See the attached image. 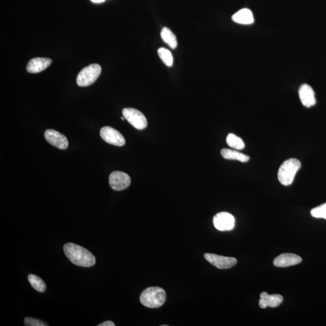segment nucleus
Listing matches in <instances>:
<instances>
[{
  "label": "nucleus",
  "mask_w": 326,
  "mask_h": 326,
  "mask_svg": "<svg viewBox=\"0 0 326 326\" xmlns=\"http://www.w3.org/2000/svg\"><path fill=\"white\" fill-rule=\"evenodd\" d=\"M299 93L300 101L303 106L310 108L316 105V99L315 98L314 91L309 85L303 84L300 87Z\"/></svg>",
  "instance_id": "12"
},
{
  "label": "nucleus",
  "mask_w": 326,
  "mask_h": 326,
  "mask_svg": "<svg viewBox=\"0 0 326 326\" xmlns=\"http://www.w3.org/2000/svg\"><path fill=\"white\" fill-rule=\"evenodd\" d=\"M166 294L163 288L149 287L141 293L140 299L141 304L151 309L160 308L166 301Z\"/></svg>",
  "instance_id": "2"
},
{
  "label": "nucleus",
  "mask_w": 326,
  "mask_h": 326,
  "mask_svg": "<svg viewBox=\"0 0 326 326\" xmlns=\"http://www.w3.org/2000/svg\"><path fill=\"white\" fill-rule=\"evenodd\" d=\"M232 21L240 24H253L254 21L253 13L248 8H243L232 16Z\"/></svg>",
  "instance_id": "15"
},
{
  "label": "nucleus",
  "mask_w": 326,
  "mask_h": 326,
  "mask_svg": "<svg viewBox=\"0 0 326 326\" xmlns=\"http://www.w3.org/2000/svg\"><path fill=\"white\" fill-rule=\"evenodd\" d=\"M204 258L212 265L220 269H229L236 264L237 259L234 257L218 256L217 254L206 253Z\"/></svg>",
  "instance_id": "9"
},
{
  "label": "nucleus",
  "mask_w": 326,
  "mask_h": 326,
  "mask_svg": "<svg viewBox=\"0 0 326 326\" xmlns=\"http://www.w3.org/2000/svg\"><path fill=\"white\" fill-rule=\"evenodd\" d=\"M109 183L110 188L114 191H123L129 186L130 178L126 173L115 171L110 174Z\"/></svg>",
  "instance_id": "8"
},
{
  "label": "nucleus",
  "mask_w": 326,
  "mask_h": 326,
  "mask_svg": "<svg viewBox=\"0 0 326 326\" xmlns=\"http://www.w3.org/2000/svg\"><path fill=\"white\" fill-rule=\"evenodd\" d=\"M98 326H115V324L112 322L107 321L101 323V324L99 325Z\"/></svg>",
  "instance_id": "23"
},
{
  "label": "nucleus",
  "mask_w": 326,
  "mask_h": 326,
  "mask_svg": "<svg viewBox=\"0 0 326 326\" xmlns=\"http://www.w3.org/2000/svg\"><path fill=\"white\" fill-rule=\"evenodd\" d=\"M24 325L26 326H47L46 323L42 322L41 320L26 317L24 320Z\"/></svg>",
  "instance_id": "22"
},
{
  "label": "nucleus",
  "mask_w": 326,
  "mask_h": 326,
  "mask_svg": "<svg viewBox=\"0 0 326 326\" xmlns=\"http://www.w3.org/2000/svg\"><path fill=\"white\" fill-rule=\"evenodd\" d=\"M52 63V60L50 58H33L28 62L26 69L30 73H38L46 69Z\"/></svg>",
  "instance_id": "13"
},
{
  "label": "nucleus",
  "mask_w": 326,
  "mask_h": 326,
  "mask_svg": "<svg viewBox=\"0 0 326 326\" xmlns=\"http://www.w3.org/2000/svg\"><path fill=\"white\" fill-rule=\"evenodd\" d=\"M260 297L259 305L262 309H266L267 307L276 308L281 305L283 300V297L280 295H269L265 292L261 293Z\"/></svg>",
  "instance_id": "14"
},
{
  "label": "nucleus",
  "mask_w": 326,
  "mask_h": 326,
  "mask_svg": "<svg viewBox=\"0 0 326 326\" xmlns=\"http://www.w3.org/2000/svg\"><path fill=\"white\" fill-rule=\"evenodd\" d=\"M221 155L226 160H237L242 163H246L249 160V157L242 153L229 149H223L220 151Z\"/></svg>",
  "instance_id": "16"
},
{
  "label": "nucleus",
  "mask_w": 326,
  "mask_h": 326,
  "mask_svg": "<svg viewBox=\"0 0 326 326\" xmlns=\"http://www.w3.org/2000/svg\"><path fill=\"white\" fill-rule=\"evenodd\" d=\"M158 53L164 64L166 65L167 67L172 66L174 63V58H173L171 52L169 50L165 48H160L158 50Z\"/></svg>",
  "instance_id": "20"
},
{
  "label": "nucleus",
  "mask_w": 326,
  "mask_h": 326,
  "mask_svg": "<svg viewBox=\"0 0 326 326\" xmlns=\"http://www.w3.org/2000/svg\"><path fill=\"white\" fill-rule=\"evenodd\" d=\"M213 222L215 227L220 231H231L235 226L234 217L228 212H220L217 214Z\"/></svg>",
  "instance_id": "6"
},
{
  "label": "nucleus",
  "mask_w": 326,
  "mask_h": 326,
  "mask_svg": "<svg viewBox=\"0 0 326 326\" xmlns=\"http://www.w3.org/2000/svg\"><path fill=\"white\" fill-rule=\"evenodd\" d=\"M228 145L237 150H242L245 147V143L242 138L234 134H229L226 139Z\"/></svg>",
  "instance_id": "19"
},
{
  "label": "nucleus",
  "mask_w": 326,
  "mask_h": 326,
  "mask_svg": "<svg viewBox=\"0 0 326 326\" xmlns=\"http://www.w3.org/2000/svg\"><path fill=\"white\" fill-rule=\"evenodd\" d=\"M121 120H124V117H121Z\"/></svg>",
  "instance_id": "25"
},
{
  "label": "nucleus",
  "mask_w": 326,
  "mask_h": 326,
  "mask_svg": "<svg viewBox=\"0 0 326 326\" xmlns=\"http://www.w3.org/2000/svg\"><path fill=\"white\" fill-rule=\"evenodd\" d=\"M300 167L301 163L296 158H290L284 161L278 171V180L279 182L283 186L291 185Z\"/></svg>",
  "instance_id": "3"
},
{
  "label": "nucleus",
  "mask_w": 326,
  "mask_h": 326,
  "mask_svg": "<svg viewBox=\"0 0 326 326\" xmlns=\"http://www.w3.org/2000/svg\"><path fill=\"white\" fill-rule=\"evenodd\" d=\"M28 280L31 286L39 293H44L46 290V285L40 277L35 276V275L30 274L28 276Z\"/></svg>",
  "instance_id": "18"
},
{
  "label": "nucleus",
  "mask_w": 326,
  "mask_h": 326,
  "mask_svg": "<svg viewBox=\"0 0 326 326\" xmlns=\"http://www.w3.org/2000/svg\"><path fill=\"white\" fill-rule=\"evenodd\" d=\"M101 67L97 64H93L85 67L78 74L76 82L79 87L91 86L97 80L101 73Z\"/></svg>",
  "instance_id": "4"
},
{
  "label": "nucleus",
  "mask_w": 326,
  "mask_h": 326,
  "mask_svg": "<svg viewBox=\"0 0 326 326\" xmlns=\"http://www.w3.org/2000/svg\"><path fill=\"white\" fill-rule=\"evenodd\" d=\"M122 114L128 122L138 130L145 129L147 121L145 116L140 110L134 109H124Z\"/></svg>",
  "instance_id": "5"
},
{
  "label": "nucleus",
  "mask_w": 326,
  "mask_h": 326,
  "mask_svg": "<svg viewBox=\"0 0 326 326\" xmlns=\"http://www.w3.org/2000/svg\"><path fill=\"white\" fill-rule=\"evenodd\" d=\"M161 37L163 41L172 49H175L177 47V38L174 33L167 27H163L161 29Z\"/></svg>",
  "instance_id": "17"
},
{
  "label": "nucleus",
  "mask_w": 326,
  "mask_h": 326,
  "mask_svg": "<svg viewBox=\"0 0 326 326\" xmlns=\"http://www.w3.org/2000/svg\"><path fill=\"white\" fill-rule=\"evenodd\" d=\"M64 251L74 265L82 267H91L96 263V258L91 252L81 246L67 243L64 246Z\"/></svg>",
  "instance_id": "1"
},
{
  "label": "nucleus",
  "mask_w": 326,
  "mask_h": 326,
  "mask_svg": "<svg viewBox=\"0 0 326 326\" xmlns=\"http://www.w3.org/2000/svg\"><path fill=\"white\" fill-rule=\"evenodd\" d=\"M311 215L314 217L326 219V203L312 210Z\"/></svg>",
  "instance_id": "21"
},
{
  "label": "nucleus",
  "mask_w": 326,
  "mask_h": 326,
  "mask_svg": "<svg viewBox=\"0 0 326 326\" xmlns=\"http://www.w3.org/2000/svg\"><path fill=\"white\" fill-rule=\"evenodd\" d=\"M91 1L95 3H100V2H104L106 0H91Z\"/></svg>",
  "instance_id": "24"
},
{
  "label": "nucleus",
  "mask_w": 326,
  "mask_h": 326,
  "mask_svg": "<svg viewBox=\"0 0 326 326\" xmlns=\"http://www.w3.org/2000/svg\"><path fill=\"white\" fill-rule=\"evenodd\" d=\"M101 137L107 143L112 145L123 146L125 144L123 136L117 130L109 126L102 127L100 131Z\"/></svg>",
  "instance_id": "7"
},
{
  "label": "nucleus",
  "mask_w": 326,
  "mask_h": 326,
  "mask_svg": "<svg viewBox=\"0 0 326 326\" xmlns=\"http://www.w3.org/2000/svg\"><path fill=\"white\" fill-rule=\"evenodd\" d=\"M302 261V258L297 254L285 253L277 257L273 263L276 267L286 268L299 264Z\"/></svg>",
  "instance_id": "11"
},
{
  "label": "nucleus",
  "mask_w": 326,
  "mask_h": 326,
  "mask_svg": "<svg viewBox=\"0 0 326 326\" xmlns=\"http://www.w3.org/2000/svg\"><path fill=\"white\" fill-rule=\"evenodd\" d=\"M44 137L48 143L59 149H66L69 146V141L67 137L55 130L47 129L45 130Z\"/></svg>",
  "instance_id": "10"
}]
</instances>
